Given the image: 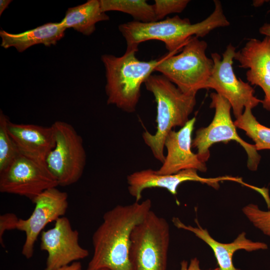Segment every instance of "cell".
I'll use <instances>...</instances> for the list:
<instances>
[{
  "instance_id": "obj_1",
  "label": "cell",
  "mask_w": 270,
  "mask_h": 270,
  "mask_svg": "<svg viewBox=\"0 0 270 270\" xmlns=\"http://www.w3.org/2000/svg\"><path fill=\"white\" fill-rule=\"evenodd\" d=\"M150 199L118 205L104 213L94 232L93 254L86 270H132L129 260L132 232L151 210Z\"/></svg>"
},
{
  "instance_id": "obj_2",
  "label": "cell",
  "mask_w": 270,
  "mask_h": 270,
  "mask_svg": "<svg viewBox=\"0 0 270 270\" xmlns=\"http://www.w3.org/2000/svg\"><path fill=\"white\" fill-rule=\"evenodd\" d=\"M214 2L213 12L196 24H192L188 18L175 16L150 22H129L119 25L118 30L126 41V48H138L142 42L158 40L164 44L168 53L176 54L192 36L204 37L214 29L230 26L221 2Z\"/></svg>"
},
{
  "instance_id": "obj_3",
  "label": "cell",
  "mask_w": 270,
  "mask_h": 270,
  "mask_svg": "<svg viewBox=\"0 0 270 270\" xmlns=\"http://www.w3.org/2000/svg\"><path fill=\"white\" fill-rule=\"evenodd\" d=\"M156 104V130L142 134L144 144L154 156L163 163L164 142L169 132L176 126H184L196 104V95L186 94L162 74H152L144 82Z\"/></svg>"
},
{
  "instance_id": "obj_4",
  "label": "cell",
  "mask_w": 270,
  "mask_h": 270,
  "mask_svg": "<svg viewBox=\"0 0 270 270\" xmlns=\"http://www.w3.org/2000/svg\"><path fill=\"white\" fill-rule=\"evenodd\" d=\"M138 48H126L121 56L104 54L101 60L106 70L107 104L132 113L140 97V87L152 74L160 58L142 61L136 57Z\"/></svg>"
},
{
  "instance_id": "obj_5",
  "label": "cell",
  "mask_w": 270,
  "mask_h": 270,
  "mask_svg": "<svg viewBox=\"0 0 270 270\" xmlns=\"http://www.w3.org/2000/svg\"><path fill=\"white\" fill-rule=\"evenodd\" d=\"M206 41L192 36L180 52L168 53L160 58L154 71L159 72L183 93L196 95L206 84L214 68L212 59L206 54Z\"/></svg>"
},
{
  "instance_id": "obj_6",
  "label": "cell",
  "mask_w": 270,
  "mask_h": 270,
  "mask_svg": "<svg viewBox=\"0 0 270 270\" xmlns=\"http://www.w3.org/2000/svg\"><path fill=\"white\" fill-rule=\"evenodd\" d=\"M170 240L168 222L151 210L132 232L129 260L132 270H166Z\"/></svg>"
},
{
  "instance_id": "obj_7",
  "label": "cell",
  "mask_w": 270,
  "mask_h": 270,
  "mask_svg": "<svg viewBox=\"0 0 270 270\" xmlns=\"http://www.w3.org/2000/svg\"><path fill=\"white\" fill-rule=\"evenodd\" d=\"M210 97V108L215 110L214 118L208 126L196 131V136L192 139V148L197 149V154L200 159L206 163L210 156L209 149L214 144L236 141L244 148L247 154L248 168L252 171L256 170L260 162V156L254 144L248 143L238 134L231 118L230 104L216 92L211 93Z\"/></svg>"
},
{
  "instance_id": "obj_8",
  "label": "cell",
  "mask_w": 270,
  "mask_h": 270,
  "mask_svg": "<svg viewBox=\"0 0 270 270\" xmlns=\"http://www.w3.org/2000/svg\"><path fill=\"white\" fill-rule=\"evenodd\" d=\"M55 146L45 162L58 185L65 186L76 182L82 177L86 155L81 136L70 124L56 121L52 124Z\"/></svg>"
},
{
  "instance_id": "obj_9",
  "label": "cell",
  "mask_w": 270,
  "mask_h": 270,
  "mask_svg": "<svg viewBox=\"0 0 270 270\" xmlns=\"http://www.w3.org/2000/svg\"><path fill=\"white\" fill-rule=\"evenodd\" d=\"M58 186L44 160L19 153L0 172V192L22 196L33 202L46 190Z\"/></svg>"
},
{
  "instance_id": "obj_10",
  "label": "cell",
  "mask_w": 270,
  "mask_h": 270,
  "mask_svg": "<svg viewBox=\"0 0 270 270\" xmlns=\"http://www.w3.org/2000/svg\"><path fill=\"white\" fill-rule=\"evenodd\" d=\"M236 48L230 44L222 54H211L214 68L206 84V88H212L216 93L228 101L236 118L240 116L246 108L252 109L262 100L254 96V90L248 82L242 81L235 74L233 67Z\"/></svg>"
},
{
  "instance_id": "obj_11",
  "label": "cell",
  "mask_w": 270,
  "mask_h": 270,
  "mask_svg": "<svg viewBox=\"0 0 270 270\" xmlns=\"http://www.w3.org/2000/svg\"><path fill=\"white\" fill-rule=\"evenodd\" d=\"M32 202L35 207L32 214L26 219L19 218L16 228L25 234L22 254L28 259L32 256L35 243L44 227L66 213L68 195L56 187L52 188L40 194Z\"/></svg>"
},
{
  "instance_id": "obj_12",
  "label": "cell",
  "mask_w": 270,
  "mask_h": 270,
  "mask_svg": "<svg viewBox=\"0 0 270 270\" xmlns=\"http://www.w3.org/2000/svg\"><path fill=\"white\" fill-rule=\"evenodd\" d=\"M40 248L48 253L45 270H56L88 256L79 244V233L73 230L69 220L62 216L54 226L41 233Z\"/></svg>"
},
{
  "instance_id": "obj_13",
  "label": "cell",
  "mask_w": 270,
  "mask_h": 270,
  "mask_svg": "<svg viewBox=\"0 0 270 270\" xmlns=\"http://www.w3.org/2000/svg\"><path fill=\"white\" fill-rule=\"evenodd\" d=\"M128 191L136 202H140L142 192L146 188H158L166 189L172 194H177L178 186L186 182H197L206 184L215 189L220 187L219 182L224 180L238 182V177L225 176L214 178L200 176L198 170L194 169L182 170L172 174H158L151 168L134 172L126 178Z\"/></svg>"
},
{
  "instance_id": "obj_14",
  "label": "cell",
  "mask_w": 270,
  "mask_h": 270,
  "mask_svg": "<svg viewBox=\"0 0 270 270\" xmlns=\"http://www.w3.org/2000/svg\"><path fill=\"white\" fill-rule=\"evenodd\" d=\"M196 122L194 117L178 130H172L168 134L164 145L167 154L162 166L156 170L158 174H172L188 169L206 171V163L192 150V134Z\"/></svg>"
},
{
  "instance_id": "obj_15",
  "label": "cell",
  "mask_w": 270,
  "mask_h": 270,
  "mask_svg": "<svg viewBox=\"0 0 270 270\" xmlns=\"http://www.w3.org/2000/svg\"><path fill=\"white\" fill-rule=\"evenodd\" d=\"M234 59L240 63L239 67L248 69L247 80L262 89L264 94L262 107L270 111V37L265 36L262 40L249 39L235 52Z\"/></svg>"
},
{
  "instance_id": "obj_16",
  "label": "cell",
  "mask_w": 270,
  "mask_h": 270,
  "mask_svg": "<svg viewBox=\"0 0 270 270\" xmlns=\"http://www.w3.org/2000/svg\"><path fill=\"white\" fill-rule=\"evenodd\" d=\"M174 224L178 228L189 231L206 242L212 250L220 270H241L236 268L233 264L232 257L238 250H244L251 252L268 248V245L263 242H254L246 238L245 232H242L230 243H222L214 239L206 228H202L197 219H195L196 226L186 225L180 218L172 219Z\"/></svg>"
},
{
  "instance_id": "obj_17",
  "label": "cell",
  "mask_w": 270,
  "mask_h": 270,
  "mask_svg": "<svg viewBox=\"0 0 270 270\" xmlns=\"http://www.w3.org/2000/svg\"><path fill=\"white\" fill-rule=\"evenodd\" d=\"M8 132L20 153L44 160L55 146V135L50 126L8 122Z\"/></svg>"
},
{
  "instance_id": "obj_18",
  "label": "cell",
  "mask_w": 270,
  "mask_h": 270,
  "mask_svg": "<svg viewBox=\"0 0 270 270\" xmlns=\"http://www.w3.org/2000/svg\"><path fill=\"white\" fill-rule=\"evenodd\" d=\"M66 30L61 22L46 23L18 34H11L1 30L0 46L4 48L14 47L20 52L37 44L50 46L56 45L64 37Z\"/></svg>"
},
{
  "instance_id": "obj_19",
  "label": "cell",
  "mask_w": 270,
  "mask_h": 270,
  "mask_svg": "<svg viewBox=\"0 0 270 270\" xmlns=\"http://www.w3.org/2000/svg\"><path fill=\"white\" fill-rule=\"evenodd\" d=\"M102 11L100 0H88L85 3L70 8L60 22L66 28H72L84 35L90 36L96 30L98 22L109 20Z\"/></svg>"
},
{
  "instance_id": "obj_20",
  "label": "cell",
  "mask_w": 270,
  "mask_h": 270,
  "mask_svg": "<svg viewBox=\"0 0 270 270\" xmlns=\"http://www.w3.org/2000/svg\"><path fill=\"white\" fill-rule=\"evenodd\" d=\"M101 8L106 12L118 11L130 15L142 22L157 21L152 4L145 0H100Z\"/></svg>"
},
{
  "instance_id": "obj_21",
  "label": "cell",
  "mask_w": 270,
  "mask_h": 270,
  "mask_svg": "<svg viewBox=\"0 0 270 270\" xmlns=\"http://www.w3.org/2000/svg\"><path fill=\"white\" fill-rule=\"evenodd\" d=\"M252 110L250 108H246L242 115L234 121V124L254 142L257 151L270 150V128L260 124Z\"/></svg>"
},
{
  "instance_id": "obj_22",
  "label": "cell",
  "mask_w": 270,
  "mask_h": 270,
  "mask_svg": "<svg viewBox=\"0 0 270 270\" xmlns=\"http://www.w3.org/2000/svg\"><path fill=\"white\" fill-rule=\"evenodd\" d=\"M8 117L0 111V172L20 153L8 130Z\"/></svg>"
},
{
  "instance_id": "obj_23",
  "label": "cell",
  "mask_w": 270,
  "mask_h": 270,
  "mask_svg": "<svg viewBox=\"0 0 270 270\" xmlns=\"http://www.w3.org/2000/svg\"><path fill=\"white\" fill-rule=\"evenodd\" d=\"M242 212L255 228L270 237V210H264L257 204H250L243 207Z\"/></svg>"
},
{
  "instance_id": "obj_24",
  "label": "cell",
  "mask_w": 270,
  "mask_h": 270,
  "mask_svg": "<svg viewBox=\"0 0 270 270\" xmlns=\"http://www.w3.org/2000/svg\"><path fill=\"white\" fill-rule=\"evenodd\" d=\"M189 0H155L152 4L156 20H162L167 15L182 12Z\"/></svg>"
},
{
  "instance_id": "obj_25",
  "label": "cell",
  "mask_w": 270,
  "mask_h": 270,
  "mask_svg": "<svg viewBox=\"0 0 270 270\" xmlns=\"http://www.w3.org/2000/svg\"><path fill=\"white\" fill-rule=\"evenodd\" d=\"M19 218L13 213H6L0 216V243L4 247L3 236L6 230L16 228Z\"/></svg>"
},
{
  "instance_id": "obj_26",
  "label": "cell",
  "mask_w": 270,
  "mask_h": 270,
  "mask_svg": "<svg viewBox=\"0 0 270 270\" xmlns=\"http://www.w3.org/2000/svg\"><path fill=\"white\" fill-rule=\"evenodd\" d=\"M180 270H202L200 267V261L196 258H192L188 264L186 260H183L180 262ZM212 270H220L218 268Z\"/></svg>"
},
{
  "instance_id": "obj_27",
  "label": "cell",
  "mask_w": 270,
  "mask_h": 270,
  "mask_svg": "<svg viewBox=\"0 0 270 270\" xmlns=\"http://www.w3.org/2000/svg\"><path fill=\"white\" fill-rule=\"evenodd\" d=\"M56 270H82V266L81 263L78 261Z\"/></svg>"
},
{
  "instance_id": "obj_28",
  "label": "cell",
  "mask_w": 270,
  "mask_h": 270,
  "mask_svg": "<svg viewBox=\"0 0 270 270\" xmlns=\"http://www.w3.org/2000/svg\"><path fill=\"white\" fill-rule=\"evenodd\" d=\"M259 32L262 34L270 37V24H264L259 28Z\"/></svg>"
},
{
  "instance_id": "obj_29",
  "label": "cell",
  "mask_w": 270,
  "mask_h": 270,
  "mask_svg": "<svg viewBox=\"0 0 270 270\" xmlns=\"http://www.w3.org/2000/svg\"><path fill=\"white\" fill-rule=\"evenodd\" d=\"M12 2L10 0H0V15L1 16L4 11L8 7L9 4Z\"/></svg>"
},
{
  "instance_id": "obj_30",
  "label": "cell",
  "mask_w": 270,
  "mask_h": 270,
  "mask_svg": "<svg viewBox=\"0 0 270 270\" xmlns=\"http://www.w3.org/2000/svg\"><path fill=\"white\" fill-rule=\"evenodd\" d=\"M110 270L108 268H101V269H99V270Z\"/></svg>"
},
{
  "instance_id": "obj_31",
  "label": "cell",
  "mask_w": 270,
  "mask_h": 270,
  "mask_svg": "<svg viewBox=\"0 0 270 270\" xmlns=\"http://www.w3.org/2000/svg\"></svg>"
}]
</instances>
